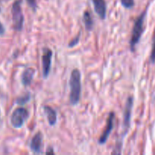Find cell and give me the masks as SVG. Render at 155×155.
<instances>
[{
  "instance_id": "6da1fadb",
  "label": "cell",
  "mask_w": 155,
  "mask_h": 155,
  "mask_svg": "<svg viewBox=\"0 0 155 155\" xmlns=\"http://www.w3.org/2000/svg\"><path fill=\"white\" fill-rule=\"evenodd\" d=\"M81 75L78 69H74L71 73L69 80V101L72 105L78 104L81 92Z\"/></svg>"
},
{
  "instance_id": "7a4b0ae2",
  "label": "cell",
  "mask_w": 155,
  "mask_h": 155,
  "mask_svg": "<svg viewBox=\"0 0 155 155\" xmlns=\"http://www.w3.org/2000/svg\"><path fill=\"white\" fill-rule=\"evenodd\" d=\"M146 12H144L137 18L133 28H132V36L130 39V48L131 51H135V48L137 44L139 42L143 32H144V22L145 18Z\"/></svg>"
},
{
  "instance_id": "3957f363",
  "label": "cell",
  "mask_w": 155,
  "mask_h": 155,
  "mask_svg": "<svg viewBox=\"0 0 155 155\" xmlns=\"http://www.w3.org/2000/svg\"><path fill=\"white\" fill-rule=\"evenodd\" d=\"M21 0H16L12 7V22L14 29L17 31H21L24 26V15L21 9Z\"/></svg>"
},
{
  "instance_id": "277c9868",
  "label": "cell",
  "mask_w": 155,
  "mask_h": 155,
  "mask_svg": "<svg viewBox=\"0 0 155 155\" xmlns=\"http://www.w3.org/2000/svg\"><path fill=\"white\" fill-rule=\"evenodd\" d=\"M29 117V113L23 107H17L11 116V124L15 129H20L23 127Z\"/></svg>"
},
{
  "instance_id": "5b68a950",
  "label": "cell",
  "mask_w": 155,
  "mask_h": 155,
  "mask_svg": "<svg viewBox=\"0 0 155 155\" xmlns=\"http://www.w3.org/2000/svg\"><path fill=\"white\" fill-rule=\"evenodd\" d=\"M132 107H133V97L129 96L126 100L124 114H123V136L127 134L128 130L130 127Z\"/></svg>"
},
{
  "instance_id": "8992f818",
  "label": "cell",
  "mask_w": 155,
  "mask_h": 155,
  "mask_svg": "<svg viewBox=\"0 0 155 155\" xmlns=\"http://www.w3.org/2000/svg\"><path fill=\"white\" fill-rule=\"evenodd\" d=\"M52 57H53V51L49 48H44L43 49L42 54V70L43 78H47L50 74V68H51Z\"/></svg>"
},
{
  "instance_id": "52a82bcc",
  "label": "cell",
  "mask_w": 155,
  "mask_h": 155,
  "mask_svg": "<svg viewBox=\"0 0 155 155\" xmlns=\"http://www.w3.org/2000/svg\"><path fill=\"white\" fill-rule=\"evenodd\" d=\"M114 120H115V113L114 112H110L107 117L106 126L104 129V131L103 132L100 139H99V144L100 145H103L107 141L108 138H109V135H110L111 132H112V129H113Z\"/></svg>"
},
{
  "instance_id": "ba28073f",
  "label": "cell",
  "mask_w": 155,
  "mask_h": 155,
  "mask_svg": "<svg viewBox=\"0 0 155 155\" xmlns=\"http://www.w3.org/2000/svg\"><path fill=\"white\" fill-rule=\"evenodd\" d=\"M30 148L34 154H40L43 148V135L38 132L32 138L30 143Z\"/></svg>"
},
{
  "instance_id": "9c48e42d",
  "label": "cell",
  "mask_w": 155,
  "mask_h": 155,
  "mask_svg": "<svg viewBox=\"0 0 155 155\" xmlns=\"http://www.w3.org/2000/svg\"><path fill=\"white\" fill-rule=\"evenodd\" d=\"M94 11L97 14L100 19L106 18V4L105 0H92Z\"/></svg>"
},
{
  "instance_id": "30bf717a",
  "label": "cell",
  "mask_w": 155,
  "mask_h": 155,
  "mask_svg": "<svg viewBox=\"0 0 155 155\" xmlns=\"http://www.w3.org/2000/svg\"><path fill=\"white\" fill-rule=\"evenodd\" d=\"M35 70L32 68H28L24 71L22 73V77H21V81H22V84L24 86H30L32 80H33V76H34Z\"/></svg>"
},
{
  "instance_id": "8fae6325",
  "label": "cell",
  "mask_w": 155,
  "mask_h": 155,
  "mask_svg": "<svg viewBox=\"0 0 155 155\" xmlns=\"http://www.w3.org/2000/svg\"><path fill=\"white\" fill-rule=\"evenodd\" d=\"M43 110L47 117L49 124L50 126H54L57 122V114H56V110L48 105L44 106Z\"/></svg>"
},
{
  "instance_id": "7c38bea8",
  "label": "cell",
  "mask_w": 155,
  "mask_h": 155,
  "mask_svg": "<svg viewBox=\"0 0 155 155\" xmlns=\"http://www.w3.org/2000/svg\"><path fill=\"white\" fill-rule=\"evenodd\" d=\"M83 21L84 24L85 29L88 31L92 30L94 27V21H93L92 15L88 11H85L83 14Z\"/></svg>"
},
{
  "instance_id": "4fadbf2b",
  "label": "cell",
  "mask_w": 155,
  "mask_h": 155,
  "mask_svg": "<svg viewBox=\"0 0 155 155\" xmlns=\"http://www.w3.org/2000/svg\"><path fill=\"white\" fill-rule=\"evenodd\" d=\"M121 1V4L125 8L130 9L132 8V7L135 5V2H134V0H120Z\"/></svg>"
},
{
  "instance_id": "5bb4252c",
  "label": "cell",
  "mask_w": 155,
  "mask_h": 155,
  "mask_svg": "<svg viewBox=\"0 0 155 155\" xmlns=\"http://www.w3.org/2000/svg\"><path fill=\"white\" fill-rule=\"evenodd\" d=\"M150 61H151L152 63L155 62V31L153 38V45H152L151 54H150Z\"/></svg>"
},
{
  "instance_id": "9a60e30c",
  "label": "cell",
  "mask_w": 155,
  "mask_h": 155,
  "mask_svg": "<svg viewBox=\"0 0 155 155\" xmlns=\"http://www.w3.org/2000/svg\"><path fill=\"white\" fill-rule=\"evenodd\" d=\"M29 99H30V95L27 94V95H24V97H21V98H18L17 102H18L19 104H25L26 102H27V101H29Z\"/></svg>"
},
{
  "instance_id": "2e32d148",
  "label": "cell",
  "mask_w": 155,
  "mask_h": 155,
  "mask_svg": "<svg viewBox=\"0 0 155 155\" xmlns=\"http://www.w3.org/2000/svg\"><path fill=\"white\" fill-rule=\"evenodd\" d=\"M79 39H80V34H78L75 38H74V39H71V42L68 43V47H69V48H71V47H74V45H77L79 42Z\"/></svg>"
},
{
  "instance_id": "e0dca14e",
  "label": "cell",
  "mask_w": 155,
  "mask_h": 155,
  "mask_svg": "<svg viewBox=\"0 0 155 155\" xmlns=\"http://www.w3.org/2000/svg\"><path fill=\"white\" fill-rule=\"evenodd\" d=\"M28 4V5L33 9V11L36 10V0H26Z\"/></svg>"
},
{
  "instance_id": "ac0fdd59",
  "label": "cell",
  "mask_w": 155,
  "mask_h": 155,
  "mask_svg": "<svg viewBox=\"0 0 155 155\" xmlns=\"http://www.w3.org/2000/svg\"><path fill=\"white\" fill-rule=\"evenodd\" d=\"M4 32H5L4 27H3V25L2 24V23L0 22V35H2L3 33H4Z\"/></svg>"
}]
</instances>
